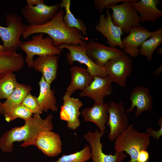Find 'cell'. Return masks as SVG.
Returning a JSON list of instances; mask_svg holds the SVG:
<instances>
[{
    "label": "cell",
    "instance_id": "6da1fadb",
    "mask_svg": "<svg viewBox=\"0 0 162 162\" xmlns=\"http://www.w3.org/2000/svg\"><path fill=\"white\" fill-rule=\"evenodd\" d=\"M52 118V114L43 119L40 114H34L31 118L24 120L23 125L12 128L2 135L0 138V149L4 153H11L13 144L16 142L23 141L20 145L22 147L32 145L34 139L40 132L53 129Z\"/></svg>",
    "mask_w": 162,
    "mask_h": 162
},
{
    "label": "cell",
    "instance_id": "7a4b0ae2",
    "mask_svg": "<svg viewBox=\"0 0 162 162\" xmlns=\"http://www.w3.org/2000/svg\"><path fill=\"white\" fill-rule=\"evenodd\" d=\"M64 15L63 8H60L52 19L45 24L27 26L22 35V38L25 39L34 34L45 33L53 40V45L58 48L63 44L85 45L91 40L83 35L79 30L68 28L64 22Z\"/></svg>",
    "mask_w": 162,
    "mask_h": 162
},
{
    "label": "cell",
    "instance_id": "3957f363",
    "mask_svg": "<svg viewBox=\"0 0 162 162\" xmlns=\"http://www.w3.org/2000/svg\"><path fill=\"white\" fill-rule=\"evenodd\" d=\"M134 126L133 124H129L114 142L116 152H126L130 158L129 162H138L139 152L147 150L150 142V137L146 133L139 132Z\"/></svg>",
    "mask_w": 162,
    "mask_h": 162
},
{
    "label": "cell",
    "instance_id": "277c9868",
    "mask_svg": "<svg viewBox=\"0 0 162 162\" xmlns=\"http://www.w3.org/2000/svg\"><path fill=\"white\" fill-rule=\"evenodd\" d=\"M7 27L0 25V38L2 41L3 51H16L22 41L20 37L27 27L22 20V17L13 13L5 15Z\"/></svg>",
    "mask_w": 162,
    "mask_h": 162
},
{
    "label": "cell",
    "instance_id": "5b68a950",
    "mask_svg": "<svg viewBox=\"0 0 162 162\" xmlns=\"http://www.w3.org/2000/svg\"><path fill=\"white\" fill-rule=\"evenodd\" d=\"M53 40L49 36L44 37L43 33L33 35L32 39L22 42L19 47L26 54L25 61L29 68L32 67L34 56H38L60 55L61 50L55 46Z\"/></svg>",
    "mask_w": 162,
    "mask_h": 162
},
{
    "label": "cell",
    "instance_id": "8992f818",
    "mask_svg": "<svg viewBox=\"0 0 162 162\" xmlns=\"http://www.w3.org/2000/svg\"><path fill=\"white\" fill-rule=\"evenodd\" d=\"M133 0H125L120 4L108 6L107 9L112 10V22L120 28L123 33L128 34L132 27L141 26L139 16L131 5Z\"/></svg>",
    "mask_w": 162,
    "mask_h": 162
},
{
    "label": "cell",
    "instance_id": "52a82bcc",
    "mask_svg": "<svg viewBox=\"0 0 162 162\" xmlns=\"http://www.w3.org/2000/svg\"><path fill=\"white\" fill-rule=\"evenodd\" d=\"M104 68L107 76L112 82L124 87L126 85L127 78L132 72L133 60L124 52L109 60Z\"/></svg>",
    "mask_w": 162,
    "mask_h": 162
},
{
    "label": "cell",
    "instance_id": "ba28073f",
    "mask_svg": "<svg viewBox=\"0 0 162 162\" xmlns=\"http://www.w3.org/2000/svg\"><path fill=\"white\" fill-rule=\"evenodd\" d=\"M60 9L59 4L49 5L45 4L44 0H41L34 5L26 4L21 11L28 25L39 26L50 20Z\"/></svg>",
    "mask_w": 162,
    "mask_h": 162
},
{
    "label": "cell",
    "instance_id": "9c48e42d",
    "mask_svg": "<svg viewBox=\"0 0 162 162\" xmlns=\"http://www.w3.org/2000/svg\"><path fill=\"white\" fill-rule=\"evenodd\" d=\"M58 48L60 50L65 49L69 51L66 54V57L70 65H72L75 62H77L85 64L88 71L93 76H97L105 77L107 76L104 68L97 65L87 56L85 45L63 44Z\"/></svg>",
    "mask_w": 162,
    "mask_h": 162
},
{
    "label": "cell",
    "instance_id": "30bf717a",
    "mask_svg": "<svg viewBox=\"0 0 162 162\" xmlns=\"http://www.w3.org/2000/svg\"><path fill=\"white\" fill-rule=\"evenodd\" d=\"M108 113L107 124L110 128L108 137L113 141L128 127L129 119L122 101L117 103L111 101L109 104Z\"/></svg>",
    "mask_w": 162,
    "mask_h": 162
},
{
    "label": "cell",
    "instance_id": "8fae6325",
    "mask_svg": "<svg viewBox=\"0 0 162 162\" xmlns=\"http://www.w3.org/2000/svg\"><path fill=\"white\" fill-rule=\"evenodd\" d=\"M103 136L97 129L94 132L88 131L84 136L90 145L93 162H122L127 156L124 152H116L114 155L103 152V145L100 141Z\"/></svg>",
    "mask_w": 162,
    "mask_h": 162
},
{
    "label": "cell",
    "instance_id": "7c38bea8",
    "mask_svg": "<svg viewBox=\"0 0 162 162\" xmlns=\"http://www.w3.org/2000/svg\"><path fill=\"white\" fill-rule=\"evenodd\" d=\"M105 12L106 15H100L98 22L95 26V29L106 38L110 47L118 46L124 50L121 39L124 33L120 28L113 24L111 14L108 10L106 9Z\"/></svg>",
    "mask_w": 162,
    "mask_h": 162
},
{
    "label": "cell",
    "instance_id": "4fadbf2b",
    "mask_svg": "<svg viewBox=\"0 0 162 162\" xmlns=\"http://www.w3.org/2000/svg\"><path fill=\"white\" fill-rule=\"evenodd\" d=\"M62 99L60 112L61 119L67 122V127L72 130L76 129L80 125L79 117L81 115L80 109L83 104L77 98L71 97L65 92Z\"/></svg>",
    "mask_w": 162,
    "mask_h": 162
},
{
    "label": "cell",
    "instance_id": "5bb4252c",
    "mask_svg": "<svg viewBox=\"0 0 162 162\" xmlns=\"http://www.w3.org/2000/svg\"><path fill=\"white\" fill-rule=\"evenodd\" d=\"M32 145L36 146L49 157H56L62 151V143L60 136L51 130L40 132L34 139Z\"/></svg>",
    "mask_w": 162,
    "mask_h": 162
},
{
    "label": "cell",
    "instance_id": "9a60e30c",
    "mask_svg": "<svg viewBox=\"0 0 162 162\" xmlns=\"http://www.w3.org/2000/svg\"><path fill=\"white\" fill-rule=\"evenodd\" d=\"M86 53L88 57L99 66L104 67L106 63L124 52L116 48L106 46L92 40L85 45Z\"/></svg>",
    "mask_w": 162,
    "mask_h": 162
},
{
    "label": "cell",
    "instance_id": "2e32d148",
    "mask_svg": "<svg viewBox=\"0 0 162 162\" xmlns=\"http://www.w3.org/2000/svg\"><path fill=\"white\" fill-rule=\"evenodd\" d=\"M152 33V32L141 26L131 28L128 35L122 39L125 53L129 55L131 58L138 56L142 44L149 38Z\"/></svg>",
    "mask_w": 162,
    "mask_h": 162
},
{
    "label": "cell",
    "instance_id": "e0dca14e",
    "mask_svg": "<svg viewBox=\"0 0 162 162\" xmlns=\"http://www.w3.org/2000/svg\"><path fill=\"white\" fill-rule=\"evenodd\" d=\"M129 98L131 104L126 110L127 114L132 112L135 107L136 108L134 112L136 116H139L144 112L152 111L153 98L147 88L140 86L135 87L130 93Z\"/></svg>",
    "mask_w": 162,
    "mask_h": 162
},
{
    "label": "cell",
    "instance_id": "ac0fdd59",
    "mask_svg": "<svg viewBox=\"0 0 162 162\" xmlns=\"http://www.w3.org/2000/svg\"><path fill=\"white\" fill-rule=\"evenodd\" d=\"M112 82L108 76L105 77L94 76L92 83L80 92V96L88 97L94 100V102L104 104V98L112 93Z\"/></svg>",
    "mask_w": 162,
    "mask_h": 162
},
{
    "label": "cell",
    "instance_id": "d6986e66",
    "mask_svg": "<svg viewBox=\"0 0 162 162\" xmlns=\"http://www.w3.org/2000/svg\"><path fill=\"white\" fill-rule=\"evenodd\" d=\"M109 104L94 102L91 107L84 108L81 112L86 122L94 123L104 135L106 130L105 125L108 118Z\"/></svg>",
    "mask_w": 162,
    "mask_h": 162
},
{
    "label": "cell",
    "instance_id": "ffe728a7",
    "mask_svg": "<svg viewBox=\"0 0 162 162\" xmlns=\"http://www.w3.org/2000/svg\"><path fill=\"white\" fill-rule=\"evenodd\" d=\"M59 57L51 55L38 56L34 60L32 67L41 73L46 81L50 84L57 77Z\"/></svg>",
    "mask_w": 162,
    "mask_h": 162
},
{
    "label": "cell",
    "instance_id": "44dd1931",
    "mask_svg": "<svg viewBox=\"0 0 162 162\" xmlns=\"http://www.w3.org/2000/svg\"><path fill=\"white\" fill-rule=\"evenodd\" d=\"M131 3L140 14V22H149L154 23L162 16V11L157 7L160 3L159 0H133Z\"/></svg>",
    "mask_w": 162,
    "mask_h": 162
},
{
    "label": "cell",
    "instance_id": "7402d4cb",
    "mask_svg": "<svg viewBox=\"0 0 162 162\" xmlns=\"http://www.w3.org/2000/svg\"><path fill=\"white\" fill-rule=\"evenodd\" d=\"M25 61L22 55L15 51H0V79L20 70L24 67Z\"/></svg>",
    "mask_w": 162,
    "mask_h": 162
},
{
    "label": "cell",
    "instance_id": "603a6c76",
    "mask_svg": "<svg viewBox=\"0 0 162 162\" xmlns=\"http://www.w3.org/2000/svg\"><path fill=\"white\" fill-rule=\"evenodd\" d=\"M71 80L66 88V92L71 96L76 90L82 91L88 86L93 80L87 68L78 66L71 67L70 69Z\"/></svg>",
    "mask_w": 162,
    "mask_h": 162
},
{
    "label": "cell",
    "instance_id": "cb8c5ba5",
    "mask_svg": "<svg viewBox=\"0 0 162 162\" xmlns=\"http://www.w3.org/2000/svg\"><path fill=\"white\" fill-rule=\"evenodd\" d=\"M40 91L37 98L38 103L42 111L47 112L49 110L53 112L58 110L55 91L51 89L50 86L42 76L39 82Z\"/></svg>",
    "mask_w": 162,
    "mask_h": 162
},
{
    "label": "cell",
    "instance_id": "d4e9b609",
    "mask_svg": "<svg viewBox=\"0 0 162 162\" xmlns=\"http://www.w3.org/2000/svg\"><path fill=\"white\" fill-rule=\"evenodd\" d=\"M32 90L31 86L18 83L10 95L3 103L5 111L4 115L14 107L21 104Z\"/></svg>",
    "mask_w": 162,
    "mask_h": 162
},
{
    "label": "cell",
    "instance_id": "484cf974",
    "mask_svg": "<svg viewBox=\"0 0 162 162\" xmlns=\"http://www.w3.org/2000/svg\"><path fill=\"white\" fill-rule=\"evenodd\" d=\"M71 2L70 0H63L59 4L60 8H64L65 13L63 19L66 25L69 28L75 29L80 31L84 36L87 35V27L83 21L77 18L70 10Z\"/></svg>",
    "mask_w": 162,
    "mask_h": 162
},
{
    "label": "cell",
    "instance_id": "4316f807",
    "mask_svg": "<svg viewBox=\"0 0 162 162\" xmlns=\"http://www.w3.org/2000/svg\"><path fill=\"white\" fill-rule=\"evenodd\" d=\"M162 43V28L152 32V36L142 44L139 48V55L144 56L151 61L154 51Z\"/></svg>",
    "mask_w": 162,
    "mask_h": 162
},
{
    "label": "cell",
    "instance_id": "83f0119b",
    "mask_svg": "<svg viewBox=\"0 0 162 162\" xmlns=\"http://www.w3.org/2000/svg\"><path fill=\"white\" fill-rule=\"evenodd\" d=\"M18 83L14 73L8 74L0 79V99L8 98Z\"/></svg>",
    "mask_w": 162,
    "mask_h": 162
},
{
    "label": "cell",
    "instance_id": "f1b7e54d",
    "mask_svg": "<svg viewBox=\"0 0 162 162\" xmlns=\"http://www.w3.org/2000/svg\"><path fill=\"white\" fill-rule=\"evenodd\" d=\"M90 147L86 145L81 150L69 154H63L54 162H86L91 158Z\"/></svg>",
    "mask_w": 162,
    "mask_h": 162
},
{
    "label": "cell",
    "instance_id": "f546056e",
    "mask_svg": "<svg viewBox=\"0 0 162 162\" xmlns=\"http://www.w3.org/2000/svg\"><path fill=\"white\" fill-rule=\"evenodd\" d=\"M33 113L27 108L20 104L12 108L8 112L5 114V121L10 122L17 118H20L24 120L31 118Z\"/></svg>",
    "mask_w": 162,
    "mask_h": 162
},
{
    "label": "cell",
    "instance_id": "4dcf8cb0",
    "mask_svg": "<svg viewBox=\"0 0 162 162\" xmlns=\"http://www.w3.org/2000/svg\"><path fill=\"white\" fill-rule=\"evenodd\" d=\"M21 104L24 105L33 114H41L43 111L38 102L37 98L29 93L24 98Z\"/></svg>",
    "mask_w": 162,
    "mask_h": 162
},
{
    "label": "cell",
    "instance_id": "1f68e13d",
    "mask_svg": "<svg viewBox=\"0 0 162 162\" xmlns=\"http://www.w3.org/2000/svg\"><path fill=\"white\" fill-rule=\"evenodd\" d=\"M125 0H94V5L96 9L99 13L102 12L105 9L109 6L117 4Z\"/></svg>",
    "mask_w": 162,
    "mask_h": 162
},
{
    "label": "cell",
    "instance_id": "d6a6232c",
    "mask_svg": "<svg viewBox=\"0 0 162 162\" xmlns=\"http://www.w3.org/2000/svg\"><path fill=\"white\" fill-rule=\"evenodd\" d=\"M158 125L160 126L158 130L156 131L152 128L148 127L146 128V133L150 137H152L157 140H158L162 135V118H160L158 121Z\"/></svg>",
    "mask_w": 162,
    "mask_h": 162
},
{
    "label": "cell",
    "instance_id": "836d02e7",
    "mask_svg": "<svg viewBox=\"0 0 162 162\" xmlns=\"http://www.w3.org/2000/svg\"><path fill=\"white\" fill-rule=\"evenodd\" d=\"M149 158V154L147 150H142L138 154V162H147Z\"/></svg>",
    "mask_w": 162,
    "mask_h": 162
},
{
    "label": "cell",
    "instance_id": "e575fe53",
    "mask_svg": "<svg viewBox=\"0 0 162 162\" xmlns=\"http://www.w3.org/2000/svg\"><path fill=\"white\" fill-rule=\"evenodd\" d=\"M162 71V64L157 69L154 73V74L156 75H160Z\"/></svg>",
    "mask_w": 162,
    "mask_h": 162
},
{
    "label": "cell",
    "instance_id": "d590c367",
    "mask_svg": "<svg viewBox=\"0 0 162 162\" xmlns=\"http://www.w3.org/2000/svg\"><path fill=\"white\" fill-rule=\"evenodd\" d=\"M4 113L5 111L3 105V103L2 102L0 99V114L4 115Z\"/></svg>",
    "mask_w": 162,
    "mask_h": 162
},
{
    "label": "cell",
    "instance_id": "8d00e7d4",
    "mask_svg": "<svg viewBox=\"0 0 162 162\" xmlns=\"http://www.w3.org/2000/svg\"><path fill=\"white\" fill-rule=\"evenodd\" d=\"M157 52L159 55H162V48L160 47L157 49Z\"/></svg>",
    "mask_w": 162,
    "mask_h": 162
},
{
    "label": "cell",
    "instance_id": "74e56055",
    "mask_svg": "<svg viewBox=\"0 0 162 162\" xmlns=\"http://www.w3.org/2000/svg\"><path fill=\"white\" fill-rule=\"evenodd\" d=\"M2 49V45L0 44V50Z\"/></svg>",
    "mask_w": 162,
    "mask_h": 162
},
{
    "label": "cell",
    "instance_id": "f35d334b",
    "mask_svg": "<svg viewBox=\"0 0 162 162\" xmlns=\"http://www.w3.org/2000/svg\"><path fill=\"white\" fill-rule=\"evenodd\" d=\"M160 162H162V160H161V161H160Z\"/></svg>",
    "mask_w": 162,
    "mask_h": 162
}]
</instances>
